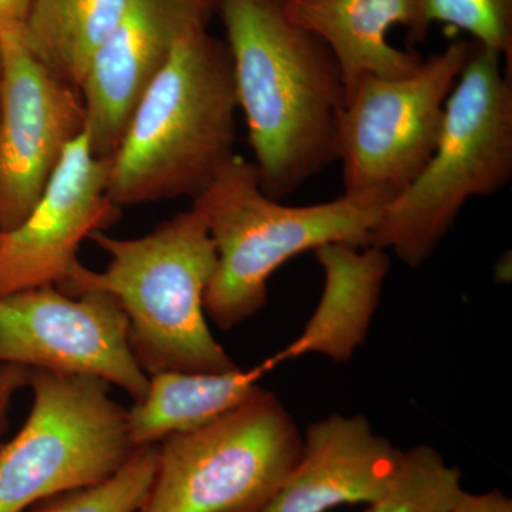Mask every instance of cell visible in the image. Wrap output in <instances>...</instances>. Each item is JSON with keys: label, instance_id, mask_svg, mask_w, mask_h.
Here are the masks:
<instances>
[{"label": "cell", "instance_id": "obj_18", "mask_svg": "<svg viewBox=\"0 0 512 512\" xmlns=\"http://www.w3.org/2000/svg\"><path fill=\"white\" fill-rule=\"evenodd\" d=\"M461 480L460 468L421 444L402 453L386 490L365 512H450L464 491Z\"/></svg>", "mask_w": 512, "mask_h": 512}, {"label": "cell", "instance_id": "obj_14", "mask_svg": "<svg viewBox=\"0 0 512 512\" xmlns=\"http://www.w3.org/2000/svg\"><path fill=\"white\" fill-rule=\"evenodd\" d=\"M285 12L328 47L338 64L346 101L369 77L409 76L423 57L389 42L396 26L413 28L416 0H285Z\"/></svg>", "mask_w": 512, "mask_h": 512}, {"label": "cell", "instance_id": "obj_3", "mask_svg": "<svg viewBox=\"0 0 512 512\" xmlns=\"http://www.w3.org/2000/svg\"><path fill=\"white\" fill-rule=\"evenodd\" d=\"M110 255L104 271L79 262L62 285L64 295L104 292L128 320V345L148 376L161 372L224 373L237 369L207 323L204 296L217 269L207 222L180 212L144 237L89 235Z\"/></svg>", "mask_w": 512, "mask_h": 512}, {"label": "cell", "instance_id": "obj_17", "mask_svg": "<svg viewBox=\"0 0 512 512\" xmlns=\"http://www.w3.org/2000/svg\"><path fill=\"white\" fill-rule=\"evenodd\" d=\"M128 0H33L23 39L57 79L80 89L90 60Z\"/></svg>", "mask_w": 512, "mask_h": 512}, {"label": "cell", "instance_id": "obj_6", "mask_svg": "<svg viewBox=\"0 0 512 512\" xmlns=\"http://www.w3.org/2000/svg\"><path fill=\"white\" fill-rule=\"evenodd\" d=\"M157 447L153 484L137 512H261L298 460L302 436L274 394L259 389Z\"/></svg>", "mask_w": 512, "mask_h": 512}, {"label": "cell", "instance_id": "obj_5", "mask_svg": "<svg viewBox=\"0 0 512 512\" xmlns=\"http://www.w3.org/2000/svg\"><path fill=\"white\" fill-rule=\"evenodd\" d=\"M493 50L473 53L444 107L429 163L384 207L370 247L419 268L471 198L497 194L512 177V74Z\"/></svg>", "mask_w": 512, "mask_h": 512}, {"label": "cell", "instance_id": "obj_11", "mask_svg": "<svg viewBox=\"0 0 512 512\" xmlns=\"http://www.w3.org/2000/svg\"><path fill=\"white\" fill-rule=\"evenodd\" d=\"M110 167L111 157L93 153L86 131L67 146L25 221L0 231V296L62 285L80 262L83 239L119 220Z\"/></svg>", "mask_w": 512, "mask_h": 512}, {"label": "cell", "instance_id": "obj_8", "mask_svg": "<svg viewBox=\"0 0 512 512\" xmlns=\"http://www.w3.org/2000/svg\"><path fill=\"white\" fill-rule=\"evenodd\" d=\"M473 49L471 40H454L409 76L359 83L336 131L343 195L384 210L416 180L436 148L446 101Z\"/></svg>", "mask_w": 512, "mask_h": 512}, {"label": "cell", "instance_id": "obj_1", "mask_svg": "<svg viewBox=\"0 0 512 512\" xmlns=\"http://www.w3.org/2000/svg\"><path fill=\"white\" fill-rule=\"evenodd\" d=\"M284 2L217 3L261 187L278 201L336 160L346 106L332 53L288 18Z\"/></svg>", "mask_w": 512, "mask_h": 512}, {"label": "cell", "instance_id": "obj_25", "mask_svg": "<svg viewBox=\"0 0 512 512\" xmlns=\"http://www.w3.org/2000/svg\"><path fill=\"white\" fill-rule=\"evenodd\" d=\"M0 83H2V56H0Z\"/></svg>", "mask_w": 512, "mask_h": 512}, {"label": "cell", "instance_id": "obj_9", "mask_svg": "<svg viewBox=\"0 0 512 512\" xmlns=\"http://www.w3.org/2000/svg\"><path fill=\"white\" fill-rule=\"evenodd\" d=\"M0 365L87 375L146 397L150 376L128 345V320L104 292L72 298L56 286L0 296Z\"/></svg>", "mask_w": 512, "mask_h": 512}, {"label": "cell", "instance_id": "obj_12", "mask_svg": "<svg viewBox=\"0 0 512 512\" xmlns=\"http://www.w3.org/2000/svg\"><path fill=\"white\" fill-rule=\"evenodd\" d=\"M204 18L191 0H128L80 84L86 133L96 156H113L138 101L170 59L175 40Z\"/></svg>", "mask_w": 512, "mask_h": 512}, {"label": "cell", "instance_id": "obj_23", "mask_svg": "<svg viewBox=\"0 0 512 512\" xmlns=\"http://www.w3.org/2000/svg\"><path fill=\"white\" fill-rule=\"evenodd\" d=\"M33 0H0V36L25 29Z\"/></svg>", "mask_w": 512, "mask_h": 512}, {"label": "cell", "instance_id": "obj_15", "mask_svg": "<svg viewBox=\"0 0 512 512\" xmlns=\"http://www.w3.org/2000/svg\"><path fill=\"white\" fill-rule=\"evenodd\" d=\"M313 252L325 274L322 299L301 338L274 356L278 365L309 352L348 360L365 340L389 274L384 249L332 244Z\"/></svg>", "mask_w": 512, "mask_h": 512}, {"label": "cell", "instance_id": "obj_22", "mask_svg": "<svg viewBox=\"0 0 512 512\" xmlns=\"http://www.w3.org/2000/svg\"><path fill=\"white\" fill-rule=\"evenodd\" d=\"M450 512H512V501L498 488L483 494L463 491Z\"/></svg>", "mask_w": 512, "mask_h": 512}, {"label": "cell", "instance_id": "obj_21", "mask_svg": "<svg viewBox=\"0 0 512 512\" xmlns=\"http://www.w3.org/2000/svg\"><path fill=\"white\" fill-rule=\"evenodd\" d=\"M32 369L25 366L0 365V434L5 430L13 396L28 386Z\"/></svg>", "mask_w": 512, "mask_h": 512}, {"label": "cell", "instance_id": "obj_13", "mask_svg": "<svg viewBox=\"0 0 512 512\" xmlns=\"http://www.w3.org/2000/svg\"><path fill=\"white\" fill-rule=\"evenodd\" d=\"M402 451L362 416L333 414L309 426L301 454L261 512H328L372 504L386 490Z\"/></svg>", "mask_w": 512, "mask_h": 512}, {"label": "cell", "instance_id": "obj_19", "mask_svg": "<svg viewBox=\"0 0 512 512\" xmlns=\"http://www.w3.org/2000/svg\"><path fill=\"white\" fill-rule=\"evenodd\" d=\"M436 23L461 30L476 45L498 53L512 74V0H416L410 43L426 39Z\"/></svg>", "mask_w": 512, "mask_h": 512}, {"label": "cell", "instance_id": "obj_16", "mask_svg": "<svg viewBox=\"0 0 512 512\" xmlns=\"http://www.w3.org/2000/svg\"><path fill=\"white\" fill-rule=\"evenodd\" d=\"M278 362L271 357L254 369L224 373L161 372L150 376L146 397L127 410L134 447L198 429L251 399L259 380Z\"/></svg>", "mask_w": 512, "mask_h": 512}, {"label": "cell", "instance_id": "obj_24", "mask_svg": "<svg viewBox=\"0 0 512 512\" xmlns=\"http://www.w3.org/2000/svg\"><path fill=\"white\" fill-rule=\"evenodd\" d=\"M198 9H201L202 12L207 13L208 10L215 8L217 6L218 0H191Z\"/></svg>", "mask_w": 512, "mask_h": 512}, {"label": "cell", "instance_id": "obj_20", "mask_svg": "<svg viewBox=\"0 0 512 512\" xmlns=\"http://www.w3.org/2000/svg\"><path fill=\"white\" fill-rule=\"evenodd\" d=\"M157 453V444L138 447L103 483L47 498L30 512H137L153 484Z\"/></svg>", "mask_w": 512, "mask_h": 512}, {"label": "cell", "instance_id": "obj_4", "mask_svg": "<svg viewBox=\"0 0 512 512\" xmlns=\"http://www.w3.org/2000/svg\"><path fill=\"white\" fill-rule=\"evenodd\" d=\"M217 249V269L204 296L207 316L222 330L264 308L268 281L293 256L325 245L370 247L383 208L342 195L291 207L268 197L255 164L235 154L192 198Z\"/></svg>", "mask_w": 512, "mask_h": 512}, {"label": "cell", "instance_id": "obj_7", "mask_svg": "<svg viewBox=\"0 0 512 512\" xmlns=\"http://www.w3.org/2000/svg\"><path fill=\"white\" fill-rule=\"evenodd\" d=\"M99 377L32 369L33 406L0 447V512L103 483L130 460L127 410Z\"/></svg>", "mask_w": 512, "mask_h": 512}, {"label": "cell", "instance_id": "obj_2", "mask_svg": "<svg viewBox=\"0 0 512 512\" xmlns=\"http://www.w3.org/2000/svg\"><path fill=\"white\" fill-rule=\"evenodd\" d=\"M238 100L228 46L191 23L138 101L111 156L119 208L195 198L235 156Z\"/></svg>", "mask_w": 512, "mask_h": 512}, {"label": "cell", "instance_id": "obj_10", "mask_svg": "<svg viewBox=\"0 0 512 512\" xmlns=\"http://www.w3.org/2000/svg\"><path fill=\"white\" fill-rule=\"evenodd\" d=\"M0 231L28 217L64 150L86 131L80 90L30 52L23 30L0 36Z\"/></svg>", "mask_w": 512, "mask_h": 512}]
</instances>
